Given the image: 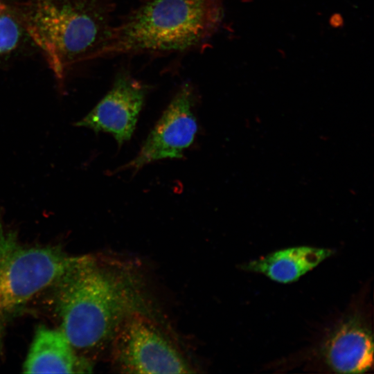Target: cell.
Listing matches in <instances>:
<instances>
[{
	"label": "cell",
	"instance_id": "obj_1",
	"mask_svg": "<svg viewBox=\"0 0 374 374\" xmlns=\"http://www.w3.org/2000/svg\"><path fill=\"white\" fill-rule=\"evenodd\" d=\"M51 287L60 329L90 360L109 348L114 332L128 315L152 313L141 271L126 258L76 256Z\"/></svg>",
	"mask_w": 374,
	"mask_h": 374
},
{
	"label": "cell",
	"instance_id": "obj_2",
	"mask_svg": "<svg viewBox=\"0 0 374 374\" xmlns=\"http://www.w3.org/2000/svg\"><path fill=\"white\" fill-rule=\"evenodd\" d=\"M15 5L61 92L77 66L100 57L113 27L112 0H24Z\"/></svg>",
	"mask_w": 374,
	"mask_h": 374
},
{
	"label": "cell",
	"instance_id": "obj_3",
	"mask_svg": "<svg viewBox=\"0 0 374 374\" xmlns=\"http://www.w3.org/2000/svg\"><path fill=\"white\" fill-rule=\"evenodd\" d=\"M223 17L222 0H145L112 27L100 58L191 49L209 39Z\"/></svg>",
	"mask_w": 374,
	"mask_h": 374
},
{
	"label": "cell",
	"instance_id": "obj_4",
	"mask_svg": "<svg viewBox=\"0 0 374 374\" xmlns=\"http://www.w3.org/2000/svg\"><path fill=\"white\" fill-rule=\"evenodd\" d=\"M75 258L59 245L22 243L0 218V355L10 322L30 300L50 288Z\"/></svg>",
	"mask_w": 374,
	"mask_h": 374
},
{
	"label": "cell",
	"instance_id": "obj_5",
	"mask_svg": "<svg viewBox=\"0 0 374 374\" xmlns=\"http://www.w3.org/2000/svg\"><path fill=\"white\" fill-rule=\"evenodd\" d=\"M113 368L123 373L195 372L152 314L135 312L119 324L109 346Z\"/></svg>",
	"mask_w": 374,
	"mask_h": 374
},
{
	"label": "cell",
	"instance_id": "obj_6",
	"mask_svg": "<svg viewBox=\"0 0 374 374\" xmlns=\"http://www.w3.org/2000/svg\"><path fill=\"white\" fill-rule=\"evenodd\" d=\"M193 106V88L186 83L175 95L136 157L124 168L136 171L155 161L181 158L197 132Z\"/></svg>",
	"mask_w": 374,
	"mask_h": 374
},
{
	"label": "cell",
	"instance_id": "obj_7",
	"mask_svg": "<svg viewBox=\"0 0 374 374\" xmlns=\"http://www.w3.org/2000/svg\"><path fill=\"white\" fill-rule=\"evenodd\" d=\"M148 91L145 84L128 71L122 70L116 75L110 90L75 125L96 134L109 133L121 146L132 136Z\"/></svg>",
	"mask_w": 374,
	"mask_h": 374
},
{
	"label": "cell",
	"instance_id": "obj_8",
	"mask_svg": "<svg viewBox=\"0 0 374 374\" xmlns=\"http://www.w3.org/2000/svg\"><path fill=\"white\" fill-rule=\"evenodd\" d=\"M323 353L326 364L335 372H366L373 364L372 332L357 317L348 318L332 332Z\"/></svg>",
	"mask_w": 374,
	"mask_h": 374
},
{
	"label": "cell",
	"instance_id": "obj_9",
	"mask_svg": "<svg viewBox=\"0 0 374 374\" xmlns=\"http://www.w3.org/2000/svg\"><path fill=\"white\" fill-rule=\"evenodd\" d=\"M22 368L26 373H82L91 371L92 362L73 347L60 328L40 326Z\"/></svg>",
	"mask_w": 374,
	"mask_h": 374
},
{
	"label": "cell",
	"instance_id": "obj_10",
	"mask_svg": "<svg viewBox=\"0 0 374 374\" xmlns=\"http://www.w3.org/2000/svg\"><path fill=\"white\" fill-rule=\"evenodd\" d=\"M334 253V250L327 248L294 247L248 261L241 268L262 274L278 283H290L299 280Z\"/></svg>",
	"mask_w": 374,
	"mask_h": 374
},
{
	"label": "cell",
	"instance_id": "obj_11",
	"mask_svg": "<svg viewBox=\"0 0 374 374\" xmlns=\"http://www.w3.org/2000/svg\"><path fill=\"white\" fill-rule=\"evenodd\" d=\"M33 46L19 19L15 1L0 0V69L19 58Z\"/></svg>",
	"mask_w": 374,
	"mask_h": 374
}]
</instances>
